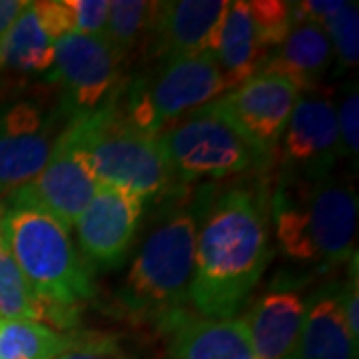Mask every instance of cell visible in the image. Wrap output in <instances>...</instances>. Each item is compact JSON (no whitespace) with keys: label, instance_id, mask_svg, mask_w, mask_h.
Segmentation results:
<instances>
[{"label":"cell","instance_id":"obj_1","mask_svg":"<svg viewBox=\"0 0 359 359\" xmlns=\"http://www.w3.org/2000/svg\"><path fill=\"white\" fill-rule=\"evenodd\" d=\"M266 182L212 194L198 228L190 302L200 318L230 320L244 308L271 259Z\"/></svg>","mask_w":359,"mask_h":359},{"label":"cell","instance_id":"obj_2","mask_svg":"<svg viewBox=\"0 0 359 359\" xmlns=\"http://www.w3.org/2000/svg\"><path fill=\"white\" fill-rule=\"evenodd\" d=\"M358 192L351 182L330 176L280 174L269 192L276 242L294 262L339 266L358 256Z\"/></svg>","mask_w":359,"mask_h":359},{"label":"cell","instance_id":"obj_3","mask_svg":"<svg viewBox=\"0 0 359 359\" xmlns=\"http://www.w3.org/2000/svg\"><path fill=\"white\" fill-rule=\"evenodd\" d=\"M212 190L172 208L144 240L126 278L116 287V306L124 318L156 321L168 327L190 299L198 228Z\"/></svg>","mask_w":359,"mask_h":359},{"label":"cell","instance_id":"obj_4","mask_svg":"<svg viewBox=\"0 0 359 359\" xmlns=\"http://www.w3.org/2000/svg\"><path fill=\"white\" fill-rule=\"evenodd\" d=\"M4 250L32 290L58 308L76 309L96 294L92 269L58 222L28 204H11L0 222Z\"/></svg>","mask_w":359,"mask_h":359},{"label":"cell","instance_id":"obj_5","mask_svg":"<svg viewBox=\"0 0 359 359\" xmlns=\"http://www.w3.org/2000/svg\"><path fill=\"white\" fill-rule=\"evenodd\" d=\"M160 62L152 74L122 82L112 98L118 114L130 126L154 138L176 120L228 92L214 52Z\"/></svg>","mask_w":359,"mask_h":359},{"label":"cell","instance_id":"obj_6","mask_svg":"<svg viewBox=\"0 0 359 359\" xmlns=\"http://www.w3.org/2000/svg\"><path fill=\"white\" fill-rule=\"evenodd\" d=\"M112 98L100 110L70 122L94 176L100 186L136 194L144 202L162 196L174 184L160 144L130 126Z\"/></svg>","mask_w":359,"mask_h":359},{"label":"cell","instance_id":"obj_7","mask_svg":"<svg viewBox=\"0 0 359 359\" xmlns=\"http://www.w3.org/2000/svg\"><path fill=\"white\" fill-rule=\"evenodd\" d=\"M156 140L172 184L180 186L204 178L226 180L271 164V158L259 154L208 104L166 126Z\"/></svg>","mask_w":359,"mask_h":359},{"label":"cell","instance_id":"obj_8","mask_svg":"<svg viewBox=\"0 0 359 359\" xmlns=\"http://www.w3.org/2000/svg\"><path fill=\"white\" fill-rule=\"evenodd\" d=\"M68 124L60 104L48 98L0 104V196L16 192L39 174Z\"/></svg>","mask_w":359,"mask_h":359},{"label":"cell","instance_id":"obj_9","mask_svg":"<svg viewBox=\"0 0 359 359\" xmlns=\"http://www.w3.org/2000/svg\"><path fill=\"white\" fill-rule=\"evenodd\" d=\"M122 60L102 36L70 32L54 44L50 82L60 88L68 122L100 110L122 86Z\"/></svg>","mask_w":359,"mask_h":359},{"label":"cell","instance_id":"obj_10","mask_svg":"<svg viewBox=\"0 0 359 359\" xmlns=\"http://www.w3.org/2000/svg\"><path fill=\"white\" fill-rule=\"evenodd\" d=\"M100 184L74 128L68 124L56 142L50 158L34 178L8 194L11 204H28L54 218L66 231L74 228Z\"/></svg>","mask_w":359,"mask_h":359},{"label":"cell","instance_id":"obj_11","mask_svg":"<svg viewBox=\"0 0 359 359\" xmlns=\"http://www.w3.org/2000/svg\"><path fill=\"white\" fill-rule=\"evenodd\" d=\"M299 94L302 92L283 78L256 74L208 106L259 154L273 160Z\"/></svg>","mask_w":359,"mask_h":359},{"label":"cell","instance_id":"obj_12","mask_svg":"<svg viewBox=\"0 0 359 359\" xmlns=\"http://www.w3.org/2000/svg\"><path fill=\"white\" fill-rule=\"evenodd\" d=\"M280 174L330 176L337 168V114L332 92L308 90L299 94L278 148Z\"/></svg>","mask_w":359,"mask_h":359},{"label":"cell","instance_id":"obj_13","mask_svg":"<svg viewBox=\"0 0 359 359\" xmlns=\"http://www.w3.org/2000/svg\"><path fill=\"white\" fill-rule=\"evenodd\" d=\"M144 210L136 194L100 186L74 224L82 256L100 268H118L128 254Z\"/></svg>","mask_w":359,"mask_h":359},{"label":"cell","instance_id":"obj_14","mask_svg":"<svg viewBox=\"0 0 359 359\" xmlns=\"http://www.w3.org/2000/svg\"><path fill=\"white\" fill-rule=\"evenodd\" d=\"M230 0L158 2L150 36L152 56L160 60L214 52Z\"/></svg>","mask_w":359,"mask_h":359},{"label":"cell","instance_id":"obj_15","mask_svg":"<svg viewBox=\"0 0 359 359\" xmlns=\"http://www.w3.org/2000/svg\"><path fill=\"white\" fill-rule=\"evenodd\" d=\"M308 299L294 287H273L252 304L242 321L256 359H287L292 355Z\"/></svg>","mask_w":359,"mask_h":359},{"label":"cell","instance_id":"obj_16","mask_svg":"<svg viewBox=\"0 0 359 359\" xmlns=\"http://www.w3.org/2000/svg\"><path fill=\"white\" fill-rule=\"evenodd\" d=\"M358 344L341 309V283H327L308 299L306 318L287 359H358Z\"/></svg>","mask_w":359,"mask_h":359},{"label":"cell","instance_id":"obj_17","mask_svg":"<svg viewBox=\"0 0 359 359\" xmlns=\"http://www.w3.org/2000/svg\"><path fill=\"white\" fill-rule=\"evenodd\" d=\"M166 330L168 359H256L242 318L205 320L182 311Z\"/></svg>","mask_w":359,"mask_h":359},{"label":"cell","instance_id":"obj_18","mask_svg":"<svg viewBox=\"0 0 359 359\" xmlns=\"http://www.w3.org/2000/svg\"><path fill=\"white\" fill-rule=\"evenodd\" d=\"M334 62L332 42L325 30L309 22H294L290 34L269 54L259 74L292 82L299 92L320 88V80Z\"/></svg>","mask_w":359,"mask_h":359},{"label":"cell","instance_id":"obj_19","mask_svg":"<svg viewBox=\"0 0 359 359\" xmlns=\"http://www.w3.org/2000/svg\"><path fill=\"white\" fill-rule=\"evenodd\" d=\"M271 50L262 39V32L250 8V0L230 2L219 32L218 46L214 50L219 70L226 78L228 92L238 88L248 78L259 74Z\"/></svg>","mask_w":359,"mask_h":359},{"label":"cell","instance_id":"obj_20","mask_svg":"<svg viewBox=\"0 0 359 359\" xmlns=\"http://www.w3.org/2000/svg\"><path fill=\"white\" fill-rule=\"evenodd\" d=\"M54 44L56 42L40 25L32 2H25V8L0 39V72L50 74L54 68Z\"/></svg>","mask_w":359,"mask_h":359},{"label":"cell","instance_id":"obj_21","mask_svg":"<svg viewBox=\"0 0 359 359\" xmlns=\"http://www.w3.org/2000/svg\"><path fill=\"white\" fill-rule=\"evenodd\" d=\"M76 309L58 308L40 297L11 254L0 248V320L50 321L62 330H70L76 323Z\"/></svg>","mask_w":359,"mask_h":359},{"label":"cell","instance_id":"obj_22","mask_svg":"<svg viewBox=\"0 0 359 359\" xmlns=\"http://www.w3.org/2000/svg\"><path fill=\"white\" fill-rule=\"evenodd\" d=\"M158 2L148 0H112L104 40L124 62L132 52L150 40Z\"/></svg>","mask_w":359,"mask_h":359},{"label":"cell","instance_id":"obj_23","mask_svg":"<svg viewBox=\"0 0 359 359\" xmlns=\"http://www.w3.org/2000/svg\"><path fill=\"white\" fill-rule=\"evenodd\" d=\"M68 339L40 321L0 320V359H56Z\"/></svg>","mask_w":359,"mask_h":359},{"label":"cell","instance_id":"obj_24","mask_svg":"<svg viewBox=\"0 0 359 359\" xmlns=\"http://www.w3.org/2000/svg\"><path fill=\"white\" fill-rule=\"evenodd\" d=\"M332 42L334 58L341 68H355L359 62V11L358 2H347L344 11L321 26Z\"/></svg>","mask_w":359,"mask_h":359},{"label":"cell","instance_id":"obj_25","mask_svg":"<svg viewBox=\"0 0 359 359\" xmlns=\"http://www.w3.org/2000/svg\"><path fill=\"white\" fill-rule=\"evenodd\" d=\"M337 114V158L358 170L359 158V94L358 84L346 86V94L335 108Z\"/></svg>","mask_w":359,"mask_h":359},{"label":"cell","instance_id":"obj_26","mask_svg":"<svg viewBox=\"0 0 359 359\" xmlns=\"http://www.w3.org/2000/svg\"><path fill=\"white\" fill-rule=\"evenodd\" d=\"M250 8L254 14L262 39L269 50L273 52L290 34L294 26L292 2L283 0H250Z\"/></svg>","mask_w":359,"mask_h":359},{"label":"cell","instance_id":"obj_27","mask_svg":"<svg viewBox=\"0 0 359 359\" xmlns=\"http://www.w3.org/2000/svg\"><path fill=\"white\" fill-rule=\"evenodd\" d=\"M56 359H134L112 335H70L68 346Z\"/></svg>","mask_w":359,"mask_h":359},{"label":"cell","instance_id":"obj_28","mask_svg":"<svg viewBox=\"0 0 359 359\" xmlns=\"http://www.w3.org/2000/svg\"><path fill=\"white\" fill-rule=\"evenodd\" d=\"M72 14L74 32L86 36H102L110 13V0H66Z\"/></svg>","mask_w":359,"mask_h":359},{"label":"cell","instance_id":"obj_29","mask_svg":"<svg viewBox=\"0 0 359 359\" xmlns=\"http://www.w3.org/2000/svg\"><path fill=\"white\" fill-rule=\"evenodd\" d=\"M32 6L42 28L48 32V36L54 42L74 32L72 14L66 6V0H42V2H32Z\"/></svg>","mask_w":359,"mask_h":359},{"label":"cell","instance_id":"obj_30","mask_svg":"<svg viewBox=\"0 0 359 359\" xmlns=\"http://www.w3.org/2000/svg\"><path fill=\"white\" fill-rule=\"evenodd\" d=\"M346 6L347 2L344 0H302V2H292V14H294V22L323 26L325 20H330Z\"/></svg>","mask_w":359,"mask_h":359},{"label":"cell","instance_id":"obj_31","mask_svg":"<svg viewBox=\"0 0 359 359\" xmlns=\"http://www.w3.org/2000/svg\"><path fill=\"white\" fill-rule=\"evenodd\" d=\"M341 309L346 318L347 330L351 337L359 341V282L358 262L353 264V273L346 283H341Z\"/></svg>","mask_w":359,"mask_h":359},{"label":"cell","instance_id":"obj_32","mask_svg":"<svg viewBox=\"0 0 359 359\" xmlns=\"http://www.w3.org/2000/svg\"><path fill=\"white\" fill-rule=\"evenodd\" d=\"M22 8H25V0H0V39L13 26Z\"/></svg>","mask_w":359,"mask_h":359},{"label":"cell","instance_id":"obj_33","mask_svg":"<svg viewBox=\"0 0 359 359\" xmlns=\"http://www.w3.org/2000/svg\"><path fill=\"white\" fill-rule=\"evenodd\" d=\"M4 210H6V205L0 204V222H2V216H4Z\"/></svg>","mask_w":359,"mask_h":359},{"label":"cell","instance_id":"obj_34","mask_svg":"<svg viewBox=\"0 0 359 359\" xmlns=\"http://www.w3.org/2000/svg\"><path fill=\"white\" fill-rule=\"evenodd\" d=\"M0 248H4V244H2V233H0Z\"/></svg>","mask_w":359,"mask_h":359}]
</instances>
